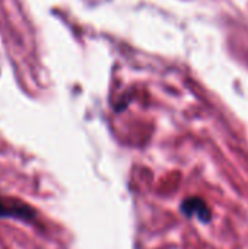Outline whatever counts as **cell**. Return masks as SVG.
Segmentation results:
<instances>
[{"instance_id": "6da1fadb", "label": "cell", "mask_w": 248, "mask_h": 249, "mask_svg": "<svg viewBox=\"0 0 248 249\" xmlns=\"http://www.w3.org/2000/svg\"><path fill=\"white\" fill-rule=\"evenodd\" d=\"M37 217V212L26 203H15L0 197V219H16L22 222H32Z\"/></svg>"}, {"instance_id": "7a4b0ae2", "label": "cell", "mask_w": 248, "mask_h": 249, "mask_svg": "<svg viewBox=\"0 0 248 249\" xmlns=\"http://www.w3.org/2000/svg\"><path fill=\"white\" fill-rule=\"evenodd\" d=\"M180 210L186 217H189V219L196 217L203 225H209L212 222V210L208 206V203L205 200H202L200 197L186 198L181 203Z\"/></svg>"}]
</instances>
